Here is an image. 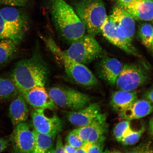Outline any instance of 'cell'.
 I'll return each mask as SVG.
<instances>
[{
	"instance_id": "cell-1",
	"label": "cell",
	"mask_w": 153,
	"mask_h": 153,
	"mask_svg": "<svg viewBox=\"0 0 153 153\" xmlns=\"http://www.w3.org/2000/svg\"><path fill=\"white\" fill-rule=\"evenodd\" d=\"M47 63L40 55L17 62L11 74V78L20 93L38 86H45L49 74Z\"/></svg>"
},
{
	"instance_id": "cell-2",
	"label": "cell",
	"mask_w": 153,
	"mask_h": 153,
	"mask_svg": "<svg viewBox=\"0 0 153 153\" xmlns=\"http://www.w3.org/2000/svg\"><path fill=\"white\" fill-rule=\"evenodd\" d=\"M50 9L55 27L63 39L72 43L85 35V25L65 0H51Z\"/></svg>"
},
{
	"instance_id": "cell-3",
	"label": "cell",
	"mask_w": 153,
	"mask_h": 153,
	"mask_svg": "<svg viewBox=\"0 0 153 153\" xmlns=\"http://www.w3.org/2000/svg\"><path fill=\"white\" fill-rule=\"evenodd\" d=\"M46 45L64 66L67 75L79 85L92 87L98 82L95 76L85 65L76 62L67 55L52 38L45 39Z\"/></svg>"
},
{
	"instance_id": "cell-4",
	"label": "cell",
	"mask_w": 153,
	"mask_h": 153,
	"mask_svg": "<svg viewBox=\"0 0 153 153\" xmlns=\"http://www.w3.org/2000/svg\"><path fill=\"white\" fill-rule=\"evenodd\" d=\"M73 5L88 34L94 36L100 33L108 16L102 0H75Z\"/></svg>"
},
{
	"instance_id": "cell-5",
	"label": "cell",
	"mask_w": 153,
	"mask_h": 153,
	"mask_svg": "<svg viewBox=\"0 0 153 153\" xmlns=\"http://www.w3.org/2000/svg\"><path fill=\"white\" fill-rule=\"evenodd\" d=\"M101 50L94 36L88 34L72 42L68 49L64 51L73 60L85 65L97 59Z\"/></svg>"
},
{
	"instance_id": "cell-6",
	"label": "cell",
	"mask_w": 153,
	"mask_h": 153,
	"mask_svg": "<svg viewBox=\"0 0 153 153\" xmlns=\"http://www.w3.org/2000/svg\"><path fill=\"white\" fill-rule=\"evenodd\" d=\"M47 91L57 107L72 111L85 108L91 100L88 95L71 88L53 87Z\"/></svg>"
},
{
	"instance_id": "cell-7",
	"label": "cell",
	"mask_w": 153,
	"mask_h": 153,
	"mask_svg": "<svg viewBox=\"0 0 153 153\" xmlns=\"http://www.w3.org/2000/svg\"><path fill=\"white\" fill-rule=\"evenodd\" d=\"M149 78L148 72L141 66L127 64L123 67L115 85L119 90L134 91L148 82Z\"/></svg>"
},
{
	"instance_id": "cell-8",
	"label": "cell",
	"mask_w": 153,
	"mask_h": 153,
	"mask_svg": "<svg viewBox=\"0 0 153 153\" xmlns=\"http://www.w3.org/2000/svg\"><path fill=\"white\" fill-rule=\"evenodd\" d=\"M35 138V130H32L28 123L25 122L19 124L10 137L12 145L11 152L33 153Z\"/></svg>"
},
{
	"instance_id": "cell-9",
	"label": "cell",
	"mask_w": 153,
	"mask_h": 153,
	"mask_svg": "<svg viewBox=\"0 0 153 153\" xmlns=\"http://www.w3.org/2000/svg\"><path fill=\"white\" fill-rule=\"evenodd\" d=\"M105 114H99L87 125L74 130L84 142L93 143L99 140L106 138L108 126Z\"/></svg>"
},
{
	"instance_id": "cell-10",
	"label": "cell",
	"mask_w": 153,
	"mask_h": 153,
	"mask_svg": "<svg viewBox=\"0 0 153 153\" xmlns=\"http://www.w3.org/2000/svg\"><path fill=\"white\" fill-rule=\"evenodd\" d=\"M45 109L36 108L31 114L34 130L37 132L55 137L62 130V122L56 115L48 117L45 114Z\"/></svg>"
},
{
	"instance_id": "cell-11",
	"label": "cell",
	"mask_w": 153,
	"mask_h": 153,
	"mask_svg": "<svg viewBox=\"0 0 153 153\" xmlns=\"http://www.w3.org/2000/svg\"><path fill=\"white\" fill-rule=\"evenodd\" d=\"M109 16L117 33L131 42L135 32L134 19L119 5L114 7Z\"/></svg>"
},
{
	"instance_id": "cell-12",
	"label": "cell",
	"mask_w": 153,
	"mask_h": 153,
	"mask_svg": "<svg viewBox=\"0 0 153 153\" xmlns=\"http://www.w3.org/2000/svg\"><path fill=\"white\" fill-rule=\"evenodd\" d=\"M21 93L27 103L35 108L51 110L57 109V105L49 94L45 86H38Z\"/></svg>"
},
{
	"instance_id": "cell-13",
	"label": "cell",
	"mask_w": 153,
	"mask_h": 153,
	"mask_svg": "<svg viewBox=\"0 0 153 153\" xmlns=\"http://www.w3.org/2000/svg\"><path fill=\"white\" fill-rule=\"evenodd\" d=\"M118 5L136 20L150 21L153 19V0H134Z\"/></svg>"
},
{
	"instance_id": "cell-14",
	"label": "cell",
	"mask_w": 153,
	"mask_h": 153,
	"mask_svg": "<svg viewBox=\"0 0 153 153\" xmlns=\"http://www.w3.org/2000/svg\"><path fill=\"white\" fill-rule=\"evenodd\" d=\"M101 32L104 37L113 45L129 54L137 55L136 49L132 45L131 42L121 37L117 33L114 24L109 16H107L101 27Z\"/></svg>"
},
{
	"instance_id": "cell-15",
	"label": "cell",
	"mask_w": 153,
	"mask_h": 153,
	"mask_svg": "<svg viewBox=\"0 0 153 153\" xmlns=\"http://www.w3.org/2000/svg\"><path fill=\"white\" fill-rule=\"evenodd\" d=\"M123 67L121 62L117 59L105 57L102 59L97 65V73L99 77L111 86H114Z\"/></svg>"
},
{
	"instance_id": "cell-16",
	"label": "cell",
	"mask_w": 153,
	"mask_h": 153,
	"mask_svg": "<svg viewBox=\"0 0 153 153\" xmlns=\"http://www.w3.org/2000/svg\"><path fill=\"white\" fill-rule=\"evenodd\" d=\"M99 104L93 103L89 106L76 111L68 112L66 117L71 123L79 127L88 125L100 113Z\"/></svg>"
},
{
	"instance_id": "cell-17",
	"label": "cell",
	"mask_w": 153,
	"mask_h": 153,
	"mask_svg": "<svg viewBox=\"0 0 153 153\" xmlns=\"http://www.w3.org/2000/svg\"><path fill=\"white\" fill-rule=\"evenodd\" d=\"M153 112V104L146 99L137 100L120 113L122 119L130 120L140 119Z\"/></svg>"
},
{
	"instance_id": "cell-18",
	"label": "cell",
	"mask_w": 153,
	"mask_h": 153,
	"mask_svg": "<svg viewBox=\"0 0 153 153\" xmlns=\"http://www.w3.org/2000/svg\"><path fill=\"white\" fill-rule=\"evenodd\" d=\"M0 14L7 24L26 33L28 28L27 20L22 11L14 7H6L0 10Z\"/></svg>"
},
{
	"instance_id": "cell-19",
	"label": "cell",
	"mask_w": 153,
	"mask_h": 153,
	"mask_svg": "<svg viewBox=\"0 0 153 153\" xmlns=\"http://www.w3.org/2000/svg\"><path fill=\"white\" fill-rule=\"evenodd\" d=\"M27 103L21 93L13 99L10 105L9 114L11 123L14 127L27 120L29 110Z\"/></svg>"
},
{
	"instance_id": "cell-20",
	"label": "cell",
	"mask_w": 153,
	"mask_h": 153,
	"mask_svg": "<svg viewBox=\"0 0 153 153\" xmlns=\"http://www.w3.org/2000/svg\"><path fill=\"white\" fill-rule=\"evenodd\" d=\"M137 100L136 92L119 90L113 93L110 103L114 110L120 113Z\"/></svg>"
},
{
	"instance_id": "cell-21",
	"label": "cell",
	"mask_w": 153,
	"mask_h": 153,
	"mask_svg": "<svg viewBox=\"0 0 153 153\" xmlns=\"http://www.w3.org/2000/svg\"><path fill=\"white\" fill-rule=\"evenodd\" d=\"M25 33L7 24L0 14V40L11 39L18 45L23 39Z\"/></svg>"
},
{
	"instance_id": "cell-22",
	"label": "cell",
	"mask_w": 153,
	"mask_h": 153,
	"mask_svg": "<svg viewBox=\"0 0 153 153\" xmlns=\"http://www.w3.org/2000/svg\"><path fill=\"white\" fill-rule=\"evenodd\" d=\"M20 93L12 79L0 78V101L12 100Z\"/></svg>"
},
{
	"instance_id": "cell-23",
	"label": "cell",
	"mask_w": 153,
	"mask_h": 153,
	"mask_svg": "<svg viewBox=\"0 0 153 153\" xmlns=\"http://www.w3.org/2000/svg\"><path fill=\"white\" fill-rule=\"evenodd\" d=\"M35 133V146L33 153H49L53 148V140L55 137L38 133L36 131Z\"/></svg>"
},
{
	"instance_id": "cell-24",
	"label": "cell",
	"mask_w": 153,
	"mask_h": 153,
	"mask_svg": "<svg viewBox=\"0 0 153 153\" xmlns=\"http://www.w3.org/2000/svg\"><path fill=\"white\" fill-rule=\"evenodd\" d=\"M18 46L11 39L0 40V66L5 64L14 56Z\"/></svg>"
},
{
	"instance_id": "cell-25",
	"label": "cell",
	"mask_w": 153,
	"mask_h": 153,
	"mask_svg": "<svg viewBox=\"0 0 153 153\" xmlns=\"http://www.w3.org/2000/svg\"><path fill=\"white\" fill-rule=\"evenodd\" d=\"M138 34L141 42L145 47L150 48L153 36V27L149 23H143L140 26Z\"/></svg>"
},
{
	"instance_id": "cell-26",
	"label": "cell",
	"mask_w": 153,
	"mask_h": 153,
	"mask_svg": "<svg viewBox=\"0 0 153 153\" xmlns=\"http://www.w3.org/2000/svg\"><path fill=\"white\" fill-rule=\"evenodd\" d=\"M144 131L143 127L138 131H134L130 127L124 133L120 142L127 146L134 145L138 142Z\"/></svg>"
},
{
	"instance_id": "cell-27",
	"label": "cell",
	"mask_w": 153,
	"mask_h": 153,
	"mask_svg": "<svg viewBox=\"0 0 153 153\" xmlns=\"http://www.w3.org/2000/svg\"><path fill=\"white\" fill-rule=\"evenodd\" d=\"M130 127L131 124L129 120H125L117 124L114 130V136L116 140L121 142L124 133Z\"/></svg>"
},
{
	"instance_id": "cell-28",
	"label": "cell",
	"mask_w": 153,
	"mask_h": 153,
	"mask_svg": "<svg viewBox=\"0 0 153 153\" xmlns=\"http://www.w3.org/2000/svg\"><path fill=\"white\" fill-rule=\"evenodd\" d=\"M66 139L67 143L76 149L79 148L85 143L74 130L69 133Z\"/></svg>"
},
{
	"instance_id": "cell-29",
	"label": "cell",
	"mask_w": 153,
	"mask_h": 153,
	"mask_svg": "<svg viewBox=\"0 0 153 153\" xmlns=\"http://www.w3.org/2000/svg\"><path fill=\"white\" fill-rule=\"evenodd\" d=\"M106 138H103L92 143L88 153H102L104 146Z\"/></svg>"
},
{
	"instance_id": "cell-30",
	"label": "cell",
	"mask_w": 153,
	"mask_h": 153,
	"mask_svg": "<svg viewBox=\"0 0 153 153\" xmlns=\"http://www.w3.org/2000/svg\"><path fill=\"white\" fill-rule=\"evenodd\" d=\"M28 0H0V4L14 7H24Z\"/></svg>"
},
{
	"instance_id": "cell-31",
	"label": "cell",
	"mask_w": 153,
	"mask_h": 153,
	"mask_svg": "<svg viewBox=\"0 0 153 153\" xmlns=\"http://www.w3.org/2000/svg\"><path fill=\"white\" fill-rule=\"evenodd\" d=\"M49 153H65L64 145L62 143V136L60 134L57 135L56 146L55 148H53Z\"/></svg>"
},
{
	"instance_id": "cell-32",
	"label": "cell",
	"mask_w": 153,
	"mask_h": 153,
	"mask_svg": "<svg viewBox=\"0 0 153 153\" xmlns=\"http://www.w3.org/2000/svg\"><path fill=\"white\" fill-rule=\"evenodd\" d=\"M150 145L144 144L140 145L139 146L135 147L129 151L128 152H152V150L150 148Z\"/></svg>"
},
{
	"instance_id": "cell-33",
	"label": "cell",
	"mask_w": 153,
	"mask_h": 153,
	"mask_svg": "<svg viewBox=\"0 0 153 153\" xmlns=\"http://www.w3.org/2000/svg\"><path fill=\"white\" fill-rule=\"evenodd\" d=\"M92 144L89 142H85L79 148L76 149L75 153H87Z\"/></svg>"
},
{
	"instance_id": "cell-34",
	"label": "cell",
	"mask_w": 153,
	"mask_h": 153,
	"mask_svg": "<svg viewBox=\"0 0 153 153\" xmlns=\"http://www.w3.org/2000/svg\"><path fill=\"white\" fill-rule=\"evenodd\" d=\"M143 97L153 104V85L145 91Z\"/></svg>"
},
{
	"instance_id": "cell-35",
	"label": "cell",
	"mask_w": 153,
	"mask_h": 153,
	"mask_svg": "<svg viewBox=\"0 0 153 153\" xmlns=\"http://www.w3.org/2000/svg\"><path fill=\"white\" fill-rule=\"evenodd\" d=\"M9 143L8 140L0 138V153L3 152L8 148Z\"/></svg>"
},
{
	"instance_id": "cell-36",
	"label": "cell",
	"mask_w": 153,
	"mask_h": 153,
	"mask_svg": "<svg viewBox=\"0 0 153 153\" xmlns=\"http://www.w3.org/2000/svg\"><path fill=\"white\" fill-rule=\"evenodd\" d=\"M64 148L65 153H75L76 152V149L68 143H67L64 146Z\"/></svg>"
},
{
	"instance_id": "cell-37",
	"label": "cell",
	"mask_w": 153,
	"mask_h": 153,
	"mask_svg": "<svg viewBox=\"0 0 153 153\" xmlns=\"http://www.w3.org/2000/svg\"><path fill=\"white\" fill-rule=\"evenodd\" d=\"M149 130L150 133L153 135V115L149 121Z\"/></svg>"
},
{
	"instance_id": "cell-38",
	"label": "cell",
	"mask_w": 153,
	"mask_h": 153,
	"mask_svg": "<svg viewBox=\"0 0 153 153\" xmlns=\"http://www.w3.org/2000/svg\"><path fill=\"white\" fill-rule=\"evenodd\" d=\"M119 4H127L131 2L134 0H117Z\"/></svg>"
},
{
	"instance_id": "cell-39",
	"label": "cell",
	"mask_w": 153,
	"mask_h": 153,
	"mask_svg": "<svg viewBox=\"0 0 153 153\" xmlns=\"http://www.w3.org/2000/svg\"><path fill=\"white\" fill-rule=\"evenodd\" d=\"M151 48H152V50L153 51V38H152V45H151Z\"/></svg>"
}]
</instances>
